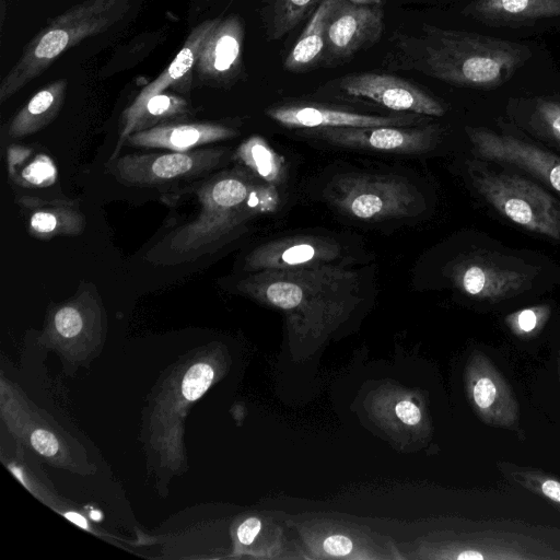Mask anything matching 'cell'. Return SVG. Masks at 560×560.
I'll return each mask as SVG.
<instances>
[{"mask_svg":"<svg viewBox=\"0 0 560 560\" xmlns=\"http://www.w3.org/2000/svg\"><path fill=\"white\" fill-rule=\"evenodd\" d=\"M190 115V106L184 97L165 91L151 97L144 104L135 117L128 130V137L133 132L151 129L166 122L178 121Z\"/></svg>","mask_w":560,"mask_h":560,"instance_id":"27","label":"cell"},{"mask_svg":"<svg viewBox=\"0 0 560 560\" xmlns=\"http://www.w3.org/2000/svg\"><path fill=\"white\" fill-rule=\"evenodd\" d=\"M33 447L42 455L54 456L58 452L56 438L45 430H37L31 436Z\"/></svg>","mask_w":560,"mask_h":560,"instance_id":"34","label":"cell"},{"mask_svg":"<svg viewBox=\"0 0 560 560\" xmlns=\"http://www.w3.org/2000/svg\"><path fill=\"white\" fill-rule=\"evenodd\" d=\"M90 516L95 521L101 518V514L97 511H91Z\"/></svg>","mask_w":560,"mask_h":560,"instance_id":"37","label":"cell"},{"mask_svg":"<svg viewBox=\"0 0 560 560\" xmlns=\"http://www.w3.org/2000/svg\"><path fill=\"white\" fill-rule=\"evenodd\" d=\"M65 516L68 520H70L71 522H73L74 524L79 525L80 527H82L84 529L88 528V523L82 515L77 514L74 512H69V513H66Z\"/></svg>","mask_w":560,"mask_h":560,"instance_id":"35","label":"cell"},{"mask_svg":"<svg viewBox=\"0 0 560 560\" xmlns=\"http://www.w3.org/2000/svg\"><path fill=\"white\" fill-rule=\"evenodd\" d=\"M534 119L560 142V102L552 98H537L534 105Z\"/></svg>","mask_w":560,"mask_h":560,"instance_id":"33","label":"cell"},{"mask_svg":"<svg viewBox=\"0 0 560 560\" xmlns=\"http://www.w3.org/2000/svg\"><path fill=\"white\" fill-rule=\"evenodd\" d=\"M128 8V0H84L49 20L24 46L20 58L2 78L0 103L45 72L68 49L110 28Z\"/></svg>","mask_w":560,"mask_h":560,"instance_id":"4","label":"cell"},{"mask_svg":"<svg viewBox=\"0 0 560 560\" xmlns=\"http://www.w3.org/2000/svg\"><path fill=\"white\" fill-rule=\"evenodd\" d=\"M469 404L486 424L516 429L520 422L518 401L504 376L482 352L470 354L464 372Z\"/></svg>","mask_w":560,"mask_h":560,"instance_id":"11","label":"cell"},{"mask_svg":"<svg viewBox=\"0 0 560 560\" xmlns=\"http://www.w3.org/2000/svg\"><path fill=\"white\" fill-rule=\"evenodd\" d=\"M265 523L260 517L250 516L241 523L237 528L236 535L238 541L243 546H252L255 544L259 536L264 530ZM264 537L277 544L283 545L288 547V541L285 539L284 533L282 528L272 522L268 530L265 533Z\"/></svg>","mask_w":560,"mask_h":560,"instance_id":"31","label":"cell"},{"mask_svg":"<svg viewBox=\"0 0 560 560\" xmlns=\"http://www.w3.org/2000/svg\"><path fill=\"white\" fill-rule=\"evenodd\" d=\"M339 95L380 105L398 113L440 117L443 103L402 78L385 73L361 72L341 77L336 86Z\"/></svg>","mask_w":560,"mask_h":560,"instance_id":"10","label":"cell"},{"mask_svg":"<svg viewBox=\"0 0 560 560\" xmlns=\"http://www.w3.org/2000/svg\"><path fill=\"white\" fill-rule=\"evenodd\" d=\"M530 57V49L521 43L424 23L416 34L396 37L386 62L450 84L493 89Z\"/></svg>","mask_w":560,"mask_h":560,"instance_id":"2","label":"cell"},{"mask_svg":"<svg viewBox=\"0 0 560 560\" xmlns=\"http://www.w3.org/2000/svg\"><path fill=\"white\" fill-rule=\"evenodd\" d=\"M218 19L219 18L206 20L194 27L186 38L184 46L167 68L155 80L147 84L139 92L133 102L121 113L118 141L108 161L119 155L128 137V130L144 104L151 97L165 92L170 86L177 85L178 82L184 81V79L190 74L192 68H195L202 43Z\"/></svg>","mask_w":560,"mask_h":560,"instance_id":"19","label":"cell"},{"mask_svg":"<svg viewBox=\"0 0 560 560\" xmlns=\"http://www.w3.org/2000/svg\"><path fill=\"white\" fill-rule=\"evenodd\" d=\"M477 191L502 215L535 233L560 241V203L537 184L518 175L479 170Z\"/></svg>","mask_w":560,"mask_h":560,"instance_id":"6","label":"cell"},{"mask_svg":"<svg viewBox=\"0 0 560 560\" xmlns=\"http://www.w3.org/2000/svg\"><path fill=\"white\" fill-rule=\"evenodd\" d=\"M66 90L67 81L58 79L36 92L12 118L9 135L22 138L45 128L60 112Z\"/></svg>","mask_w":560,"mask_h":560,"instance_id":"24","label":"cell"},{"mask_svg":"<svg viewBox=\"0 0 560 560\" xmlns=\"http://www.w3.org/2000/svg\"><path fill=\"white\" fill-rule=\"evenodd\" d=\"M322 0H267L265 21L267 34L279 39L292 31Z\"/></svg>","mask_w":560,"mask_h":560,"instance_id":"29","label":"cell"},{"mask_svg":"<svg viewBox=\"0 0 560 560\" xmlns=\"http://www.w3.org/2000/svg\"><path fill=\"white\" fill-rule=\"evenodd\" d=\"M451 277L457 289L477 300L498 301L532 287L526 272L502 268L481 257L459 260L452 268Z\"/></svg>","mask_w":560,"mask_h":560,"instance_id":"18","label":"cell"},{"mask_svg":"<svg viewBox=\"0 0 560 560\" xmlns=\"http://www.w3.org/2000/svg\"><path fill=\"white\" fill-rule=\"evenodd\" d=\"M383 28L380 5L339 0L328 21L323 62L328 65L346 60L374 45L381 38Z\"/></svg>","mask_w":560,"mask_h":560,"instance_id":"13","label":"cell"},{"mask_svg":"<svg viewBox=\"0 0 560 560\" xmlns=\"http://www.w3.org/2000/svg\"><path fill=\"white\" fill-rule=\"evenodd\" d=\"M266 114L278 124L295 129H322L343 127L420 126L427 116L399 113L396 115H369L342 110L316 104L292 103L270 107Z\"/></svg>","mask_w":560,"mask_h":560,"instance_id":"15","label":"cell"},{"mask_svg":"<svg viewBox=\"0 0 560 560\" xmlns=\"http://www.w3.org/2000/svg\"><path fill=\"white\" fill-rule=\"evenodd\" d=\"M244 24L238 15L219 18L197 57L198 78L209 84L229 85L243 68Z\"/></svg>","mask_w":560,"mask_h":560,"instance_id":"17","label":"cell"},{"mask_svg":"<svg viewBox=\"0 0 560 560\" xmlns=\"http://www.w3.org/2000/svg\"><path fill=\"white\" fill-rule=\"evenodd\" d=\"M550 314L549 305H535L506 315L504 323L514 336L529 338L537 335L545 327Z\"/></svg>","mask_w":560,"mask_h":560,"instance_id":"30","label":"cell"},{"mask_svg":"<svg viewBox=\"0 0 560 560\" xmlns=\"http://www.w3.org/2000/svg\"><path fill=\"white\" fill-rule=\"evenodd\" d=\"M463 14L493 27H520L560 18V0H471Z\"/></svg>","mask_w":560,"mask_h":560,"instance_id":"21","label":"cell"},{"mask_svg":"<svg viewBox=\"0 0 560 560\" xmlns=\"http://www.w3.org/2000/svg\"><path fill=\"white\" fill-rule=\"evenodd\" d=\"M236 288L280 311L290 338L300 342L329 336L362 301L359 275L332 264L255 271Z\"/></svg>","mask_w":560,"mask_h":560,"instance_id":"1","label":"cell"},{"mask_svg":"<svg viewBox=\"0 0 560 560\" xmlns=\"http://www.w3.org/2000/svg\"><path fill=\"white\" fill-rule=\"evenodd\" d=\"M197 197L200 211L196 218L167 237V248L177 256L201 253L254 218L276 212L280 205L277 186L259 180L241 165L205 182Z\"/></svg>","mask_w":560,"mask_h":560,"instance_id":"3","label":"cell"},{"mask_svg":"<svg viewBox=\"0 0 560 560\" xmlns=\"http://www.w3.org/2000/svg\"><path fill=\"white\" fill-rule=\"evenodd\" d=\"M226 148H206L167 153H132L108 161L107 171L126 186L153 187L195 179L221 166Z\"/></svg>","mask_w":560,"mask_h":560,"instance_id":"7","label":"cell"},{"mask_svg":"<svg viewBox=\"0 0 560 560\" xmlns=\"http://www.w3.org/2000/svg\"><path fill=\"white\" fill-rule=\"evenodd\" d=\"M421 558L429 559H490L526 560L559 559L560 555L548 546L526 536L511 533L479 532L468 535H441L423 542Z\"/></svg>","mask_w":560,"mask_h":560,"instance_id":"8","label":"cell"},{"mask_svg":"<svg viewBox=\"0 0 560 560\" xmlns=\"http://www.w3.org/2000/svg\"><path fill=\"white\" fill-rule=\"evenodd\" d=\"M326 197L338 211L362 221L413 217L425 208L417 187L389 175H338L327 186Z\"/></svg>","mask_w":560,"mask_h":560,"instance_id":"5","label":"cell"},{"mask_svg":"<svg viewBox=\"0 0 560 560\" xmlns=\"http://www.w3.org/2000/svg\"><path fill=\"white\" fill-rule=\"evenodd\" d=\"M202 1H209V0H202Z\"/></svg>","mask_w":560,"mask_h":560,"instance_id":"38","label":"cell"},{"mask_svg":"<svg viewBox=\"0 0 560 560\" xmlns=\"http://www.w3.org/2000/svg\"><path fill=\"white\" fill-rule=\"evenodd\" d=\"M233 158L241 166L267 184L277 186L287 177L283 156L260 136L254 135L244 140L235 150Z\"/></svg>","mask_w":560,"mask_h":560,"instance_id":"26","label":"cell"},{"mask_svg":"<svg viewBox=\"0 0 560 560\" xmlns=\"http://www.w3.org/2000/svg\"><path fill=\"white\" fill-rule=\"evenodd\" d=\"M305 135L339 147L390 153H421L435 144L440 129L434 125L306 129Z\"/></svg>","mask_w":560,"mask_h":560,"instance_id":"12","label":"cell"},{"mask_svg":"<svg viewBox=\"0 0 560 560\" xmlns=\"http://www.w3.org/2000/svg\"><path fill=\"white\" fill-rule=\"evenodd\" d=\"M373 410L385 427L395 431L424 435L430 429L416 396L396 387L381 392L374 399Z\"/></svg>","mask_w":560,"mask_h":560,"instance_id":"25","label":"cell"},{"mask_svg":"<svg viewBox=\"0 0 560 560\" xmlns=\"http://www.w3.org/2000/svg\"><path fill=\"white\" fill-rule=\"evenodd\" d=\"M213 380V370L209 364L197 363L185 374L183 380V395L194 401L201 397Z\"/></svg>","mask_w":560,"mask_h":560,"instance_id":"32","label":"cell"},{"mask_svg":"<svg viewBox=\"0 0 560 560\" xmlns=\"http://www.w3.org/2000/svg\"><path fill=\"white\" fill-rule=\"evenodd\" d=\"M342 248L332 238L298 235L275 240L254 248L245 257L249 271L295 269L329 265L341 257Z\"/></svg>","mask_w":560,"mask_h":560,"instance_id":"16","label":"cell"},{"mask_svg":"<svg viewBox=\"0 0 560 560\" xmlns=\"http://www.w3.org/2000/svg\"><path fill=\"white\" fill-rule=\"evenodd\" d=\"M347 1H350V2L357 3V4H372V5H381V3L383 2V0H347Z\"/></svg>","mask_w":560,"mask_h":560,"instance_id":"36","label":"cell"},{"mask_svg":"<svg viewBox=\"0 0 560 560\" xmlns=\"http://www.w3.org/2000/svg\"><path fill=\"white\" fill-rule=\"evenodd\" d=\"M308 558L388 559L401 558L386 537L365 527L325 518L305 521L298 526Z\"/></svg>","mask_w":560,"mask_h":560,"instance_id":"9","label":"cell"},{"mask_svg":"<svg viewBox=\"0 0 560 560\" xmlns=\"http://www.w3.org/2000/svg\"><path fill=\"white\" fill-rule=\"evenodd\" d=\"M238 132L224 124L213 121H172L131 133L125 145L189 151L198 147L235 138Z\"/></svg>","mask_w":560,"mask_h":560,"instance_id":"20","label":"cell"},{"mask_svg":"<svg viewBox=\"0 0 560 560\" xmlns=\"http://www.w3.org/2000/svg\"><path fill=\"white\" fill-rule=\"evenodd\" d=\"M19 203L27 210L28 232L37 238L79 235L85 228L83 213L71 200L24 197Z\"/></svg>","mask_w":560,"mask_h":560,"instance_id":"22","label":"cell"},{"mask_svg":"<svg viewBox=\"0 0 560 560\" xmlns=\"http://www.w3.org/2000/svg\"><path fill=\"white\" fill-rule=\"evenodd\" d=\"M339 0H322L284 59L283 68L303 72L323 62L329 18Z\"/></svg>","mask_w":560,"mask_h":560,"instance_id":"23","label":"cell"},{"mask_svg":"<svg viewBox=\"0 0 560 560\" xmlns=\"http://www.w3.org/2000/svg\"><path fill=\"white\" fill-rule=\"evenodd\" d=\"M474 151L497 163L517 166L535 175L560 196V158L510 135L467 128Z\"/></svg>","mask_w":560,"mask_h":560,"instance_id":"14","label":"cell"},{"mask_svg":"<svg viewBox=\"0 0 560 560\" xmlns=\"http://www.w3.org/2000/svg\"><path fill=\"white\" fill-rule=\"evenodd\" d=\"M502 474L512 482L542 498L560 512V479L533 467H523L510 463H498Z\"/></svg>","mask_w":560,"mask_h":560,"instance_id":"28","label":"cell"}]
</instances>
